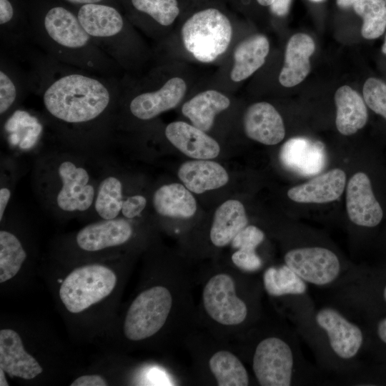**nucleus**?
<instances>
[{
    "label": "nucleus",
    "mask_w": 386,
    "mask_h": 386,
    "mask_svg": "<svg viewBox=\"0 0 386 386\" xmlns=\"http://www.w3.org/2000/svg\"><path fill=\"white\" fill-rule=\"evenodd\" d=\"M155 211L160 215L173 218L192 217L197 211V202L190 191L179 183L158 188L152 197Z\"/></svg>",
    "instance_id": "25"
},
{
    "label": "nucleus",
    "mask_w": 386,
    "mask_h": 386,
    "mask_svg": "<svg viewBox=\"0 0 386 386\" xmlns=\"http://www.w3.org/2000/svg\"><path fill=\"white\" fill-rule=\"evenodd\" d=\"M187 90L185 81L179 77L167 80L155 90L142 91L128 103L129 112L136 119L147 121L175 107Z\"/></svg>",
    "instance_id": "13"
},
{
    "label": "nucleus",
    "mask_w": 386,
    "mask_h": 386,
    "mask_svg": "<svg viewBox=\"0 0 386 386\" xmlns=\"http://www.w3.org/2000/svg\"><path fill=\"white\" fill-rule=\"evenodd\" d=\"M167 139L185 155L198 159L217 157L219 144L205 132L184 122L169 124L164 131Z\"/></svg>",
    "instance_id": "18"
},
{
    "label": "nucleus",
    "mask_w": 386,
    "mask_h": 386,
    "mask_svg": "<svg viewBox=\"0 0 386 386\" xmlns=\"http://www.w3.org/2000/svg\"><path fill=\"white\" fill-rule=\"evenodd\" d=\"M257 2L262 6H271L274 0H257Z\"/></svg>",
    "instance_id": "45"
},
{
    "label": "nucleus",
    "mask_w": 386,
    "mask_h": 386,
    "mask_svg": "<svg viewBox=\"0 0 386 386\" xmlns=\"http://www.w3.org/2000/svg\"><path fill=\"white\" fill-rule=\"evenodd\" d=\"M129 197H124L121 179L112 172L106 174L99 179L93 210L103 219L120 217L123 204Z\"/></svg>",
    "instance_id": "28"
},
{
    "label": "nucleus",
    "mask_w": 386,
    "mask_h": 386,
    "mask_svg": "<svg viewBox=\"0 0 386 386\" xmlns=\"http://www.w3.org/2000/svg\"><path fill=\"white\" fill-rule=\"evenodd\" d=\"M229 104V99L223 94L207 90L185 102L182 112L194 127L207 132L213 125L215 115L227 109Z\"/></svg>",
    "instance_id": "26"
},
{
    "label": "nucleus",
    "mask_w": 386,
    "mask_h": 386,
    "mask_svg": "<svg viewBox=\"0 0 386 386\" xmlns=\"http://www.w3.org/2000/svg\"><path fill=\"white\" fill-rule=\"evenodd\" d=\"M248 224L243 204L238 200L229 199L216 210L210 229L212 244L222 247L229 244Z\"/></svg>",
    "instance_id": "24"
},
{
    "label": "nucleus",
    "mask_w": 386,
    "mask_h": 386,
    "mask_svg": "<svg viewBox=\"0 0 386 386\" xmlns=\"http://www.w3.org/2000/svg\"><path fill=\"white\" fill-rule=\"evenodd\" d=\"M292 0H274L270 6L271 11L277 16H282L287 14Z\"/></svg>",
    "instance_id": "40"
},
{
    "label": "nucleus",
    "mask_w": 386,
    "mask_h": 386,
    "mask_svg": "<svg viewBox=\"0 0 386 386\" xmlns=\"http://www.w3.org/2000/svg\"><path fill=\"white\" fill-rule=\"evenodd\" d=\"M315 42L307 34L297 33L289 39L284 64L279 76V83L292 87L302 82L310 70V57L315 51Z\"/></svg>",
    "instance_id": "20"
},
{
    "label": "nucleus",
    "mask_w": 386,
    "mask_h": 386,
    "mask_svg": "<svg viewBox=\"0 0 386 386\" xmlns=\"http://www.w3.org/2000/svg\"><path fill=\"white\" fill-rule=\"evenodd\" d=\"M36 177L38 192L51 212L72 215L93 210L99 179L80 157H47L38 166Z\"/></svg>",
    "instance_id": "3"
},
{
    "label": "nucleus",
    "mask_w": 386,
    "mask_h": 386,
    "mask_svg": "<svg viewBox=\"0 0 386 386\" xmlns=\"http://www.w3.org/2000/svg\"><path fill=\"white\" fill-rule=\"evenodd\" d=\"M26 252L19 238L13 233L0 231V282L14 277L26 259Z\"/></svg>",
    "instance_id": "31"
},
{
    "label": "nucleus",
    "mask_w": 386,
    "mask_h": 386,
    "mask_svg": "<svg viewBox=\"0 0 386 386\" xmlns=\"http://www.w3.org/2000/svg\"><path fill=\"white\" fill-rule=\"evenodd\" d=\"M314 322L323 332L332 355L340 361L355 360L364 342L363 332L358 325L332 306L319 308L314 315Z\"/></svg>",
    "instance_id": "10"
},
{
    "label": "nucleus",
    "mask_w": 386,
    "mask_h": 386,
    "mask_svg": "<svg viewBox=\"0 0 386 386\" xmlns=\"http://www.w3.org/2000/svg\"><path fill=\"white\" fill-rule=\"evenodd\" d=\"M297 353L283 339L272 336L256 346L252 370L262 386H289L297 372Z\"/></svg>",
    "instance_id": "8"
},
{
    "label": "nucleus",
    "mask_w": 386,
    "mask_h": 386,
    "mask_svg": "<svg viewBox=\"0 0 386 386\" xmlns=\"http://www.w3.org/2000/svg\"><path fill=\"white\" fill-rule=\"evenodd\" d=\"M71 386H106L108 385L104 378L98 375H83L77 377L71 384Z\"/></svg>",
    "instance_id": "39"
},
{
    "label": "nucleus",
    "mask_w": 386,
    "mask_h": 386,
    "mask_svg": "<svg viewBox=\"0 0 386 386\" xmlns=\"http://www.w3.org/2000/svg\"><path fill=\"white\" fill-rule=\"evenodd\" d=\"M209 367L219 386H247L249 377L240 360L233 353L220 350L212 355Z\"/></svg>",
    "instance_id": "30"
},
{
    "label": "nucleus",
    "mask_w": 386,
    "mask_h": 386,
    "mask_svg": "<svg viewBox=\"0 0 386 386\" xmlns=\"http://www.w3.org/2000/svg\"><path fill=\"white\" fill-rule=\"evenodd\" d=\"M147 203L146 197L142 194L130 195L123 204L121 215L127 219L139 217L146 208Z\"/></svg>",
    "instance_id": "37"
},
{
    "label": "nucleus",
    "mask_w": 386,
    "mask_h": 386,
    "mask_svg": "<svg viewBox=\"0 0 386 386\" xmlns=\"http://www.w3.org/2000/svg\"><path fill=\"white\" fill-rule=\"evenodd\" d=\"M71 4L82 6L88 4H104L105 0H64Z\"/></svg>",
    "instance_id": "42"
},
{
    "label": "nucleus",
    "mask_w": 386,
    "mask_h": 386,
    "mask_svg": "<svg viewBox=\"0 0 386 386\" xmlns=\"http://www.w3.org/2000/svg\"><path fill=\"white\" fill-rule=\"evenodd\" d=\"M12 194V187L9 183V181L5 182L4 179H1L0 188V221L4 217L5 212L10 202Z\"/></svg>",
    "instance_id": "38"
},
{
    "label": "nucleus",
    "mask_w": 386,
    "mask_h": 386,
    "mask_svg": "<svg viewBox=\"0 0 386 386\" xmlns=\"http://www.w3.org/2000/svg\"><path fill=\"white\" fill-rule=\"evenodd\" d=\"M243 124L247 136L263 144H277L285 135L282 117L267 102H257L249 106L244 115Z\"/></svg>",
    "instance_id": "15"
},
{
    "label": "nucleus",
    "mask_w": 386,
    "mask_h": 386,
    "mask_svg": "<svg viewBox=\"0 0 386 386\" xmlns=\"http://www.w3.org/2000/svg\"><path fill=\"white\" fill-rule=\"evenodd\" d=\"M0 374H1V377H0V385L1 386H8L9 384L7 382V381L6 380V378H5V376H4V371L1 368L0 370Z\"/></svg>",
    "instance_id": "44"
},
{
    "label": "nucleus",
    "mask_w": 386,
    "mask_h": 386,
    "mask_svg": "<svg viewBox=\"0 0 386 386\" xmlns=\"http://www.w3.org/2000/svg\"><path fill=\"white\" fill-rule=\"evenodd\" d=\"M363 96L367 105L386 119V84L375 78H369L363 86Z\"/></svg>",
    "instance_id": "34"
},
{
    "label": "nucleus",
    "mask_w": 386,
    "mask_h": 386,
    "mask_svg": "<svg viewBox=\"0 0 386 386\" xmlns=\"http://www.w3.org/2000/svg\"><path fill=\"white\" fill-rule=\"evenodd\" d=\"M284 264L307 284L318 287L337 284L345 277L339 257L332 250L320 246L300 247L288 250Z\"/></svg>",
    "instance_id": "9"
},
{
    "label": "nucleus",
    "mask_w": 386,
    "mask_h": 386,
    "mask_svg": "<svg viewBox=\"0 0 386 386\" xmlns=\"http://www.w3.org/2000/svg\"><path fill=\"white\" fill-rule=\"evenodd\" d=\"M346 209L350 221L357 226L374 227L380 223L383 212L365 173L357 172L348 181Z\"/></svg>",
    "instance_id": "12"
},
{
    "label": "nucleus",
    "mask_w": 386,
    "mask_h": 386,
    "mask_svg": "<svg viewBox=\"0 0 386 386\" xmlns=\"http://www.w3.org/2000/svg\"><path fill=\"white\" fill-rule=\"evenodd\" d=\"M264 239L262 230L254 225H247L234 237L231 244L233 248L237 249L256 250Z\"/></svg>",
    "instance_id": "35"
},
{
    "label": "nucleus",
    "mask_w": 386,
    "mask_h": 386,
    "mask_svg": "<svg viewBox=\"0 0 386 386\" xmlns=\"http://www.w3.org/2000/svg\"><path fill=\"white\" fill-rule=\"evenodd\" d=\"M360 0H337V5L340 7L345 8L353 5Z\"/></svg>",
    "instance_id": "43"
},
{
    "label": "nucleus",
    "mask_w": 386,
    "mask_h": 386,
    "mask_svg": "<svg viewBox=\"0 0 386 386\" xmlns=\"http://www.w3.org/2000/svg\"><path fill=\"white\" fill-rule=\"evenodd\" d=\"M133 228L127 219H101L81 228L76 236L78 247L87 252H96L127 242Z\"/></svg>",
    "instance_id": "14"
},
{
    "label": "nucleus",
    "mask_w": 386,
    "mask_h": 386,
    "mask_svg": "<svg viewBox=\"0 0 386 386\" xmlns=\"http://www.w3.org/2000/svg\"><path fill=\"white\" fill-rule=\"evenodd\" d=\"M263 285L267 293L274 297L302 296L307 291V283L285 264L267 268L263 274Z\"/></svg>",
    "instance_id": "29"
},
{
    "label": "nucleus",
    "mask_w": 386,
    "mask_h": 386,
    "mask_svg": "<svg viewBox=\"0 0 386 386\" xmlns=\"http://www.w3.org/2000/svg\"><path fill=\"white\" fill-rule=\"evenodd\" d=\"M382 296L385 302H386V285L384 287L383 291H382Z\"/></svg>",
    "instance_id": "47"
},
{
    "label": "nucleus",
    "mask_w": 386,
    "mask_h": 386,
    "mask_svg": "<svg viewBox=\"0 0 386 386\" xmlns=\"http://www.w3.org/2000/svg\"><path fill=\"white\" fill-rule=\"evenodd\" d=\"M0 367L11 377L25 380L43 372L37 360L24 350L19 335L11 329L0 331Z\"/></svg>",
    "instance_id": "17"
},
{
    "label": "nucleus",
    "mask_w": 386,
    "mask_h": 386,
    "mask_svg": "<svg viewBox=\"0 0 386 386\" xmlns=\"http://www.w3.org/2000/svg\"><path fill=\"white\" fill-rule=\"evenodd\" d=\"M202 301L208 315L219 324L238 325L247 317V306L237 295L234 279L227 274H217L208 280Z\"/></svg>",
    "instance_id": "11"
},
{
    "label": "nucleus",
    "mask_w": 386,
    "mask_h": 386,
    "mask_svg": "<svg viewBox=\"0 0 386 386\" xmlns=\"http://www.w3.org/2000/svg\"><path fill=\"white\" fill-rule=\"evenodd\" d=\"M33 89L57 132L72 142L105 139L112 131L120 88L105 76L54 60L30 55Z\"/></svg>",
    "instance_id": "1"
},
{
    "label": "nucleus",
    "mask_w": 386,
    "mask_h": 386,
    "mask_svg": "<svg viewBox=\"0 0 386 386\" xmlns=\"http://www.w3.org/2000/svg\"><path fill=\"white\" fill-rule=\"evenodd\" d=\"M178 177L190 192L196 194L222 187L229 180L225 169L208 159L184 162L179 169Z\"/></svg>",
    "instance_id": "22"
},
{
    "label": "nucleus",
    "mask_w": 386,
    "mask_h": 386,
    "mask_svg": "<svg viewBox=\"0 0 386 386\" xmlns=\"http://www.w3.org/2000/svg\"><path fill=\"white\" fill-rule=\"evenodd\" d=\"M279 156L284 166L303 174L317 173L323 167L325 158L321 143L302 137L287 140Z\"/></svg>",
    "instance_id": "21"
},
{
    "label": "nucleus",
    "mask_w": 386,
    "mask_h": 386,
    "mask_svg": "<svg viewBox=\"0 0 386 386\" xmlns=\"http://www.w3.org/2000/svg\"><path fill=\"white\" fill-rule=\"evenodd\" d=\"M232 29L229 19L215 8L192 14L182 26V36L186 49L202 62H211L227 49Z\"/></svg>",
    "instance_id": "4"
},
{
    "label": "nucleus",
    "mask_w": 386,
    "mask_h": 386,
    "mask_svg": "<svg viewBox=\"0 0 386 386\" xmlns=\"http://www.w3.org/2000/svg\"><path fill=\"white\" fill-rule=\"evenodd\" d=\"M29 25L31 40L54 60L105 76L117 71L118 64L96 45L69 9L48 6Z\"/></svg>",
    "instance_id": "2"
},
{
    "label": "nucleus",
    "mask_w": 386,
    "mask_h": 386,
    "mask_svg": "<svg viewBox=\"0 0 386 386\" xmlns=\"http://www.w3.org/2000/svg\"><path fill=\"white\" fill-rule=\"evenodd\" d=\"M117 284V276L107 267L92 264L74 269L63 281L59 297L66 309L79 313L107 297Z\"/></svg>",
    "instance_id": "6"
},
{
    "label": "nucleus",
    "mask_w": 386,
    "mask_h": 386,
    "mask_svg": "<svg viewBox=\"0 0 386 386\" xmlns=\"http://www.w3.org/2000/svg\"><path fill=\"white\" fill-rule=\"evenodd\" d=\"M76 15L96 45L118 65H124L128 31L119 10L107 4H88L80 6Z\"/></svg>",
    "instance_id": "5"
},
{
    "label": "nucleus",
    "mask_w": 386,
    "mask_h": 386,
    "mask_svg": "<svg viewBox=\"0 0 386 386\" xmlns=\"http://www.w3.org/2000/svg\"><path fill=\"white\" fill-rule=\"evenodd\" d=\"M232 261L238 268L247 272L261 269L263 262L256 250L239 249L232 255Z\"/></svg>",
    "instance_id": "36"
},
{
    "label": "nucleus",
    "mask_w": 386,
    "mask_h": 386,
    "mask_svg": "<svg viewBox=\"0 0 386 386\" xmlns=\"http://www.w3.org/2000/svg\"><path fill=\"white\" fill-rule=\"evenodd\" d=\"M269 50L268 39L263 35H254L242 41L234 52L232 80L240 81L251 76L263 65Z\"/></svg>",
    "instance_id": "27"
},
{
    "label": "nucleus",
    "mask_w": 386,
    "mask_h": 386,
    "mask_svg": "<svg viewBox=\"0 0 386 386\" xmlns=\"http://www.w3.org/2000/svg\"><path fill=\"white\" fill-rule=\"evenodd\" d=\"M136 11L143 14L159 25H171L179 14L177 0H129Z\"/></svg>",
    "instance_id": "33"
},
{
    "label": "nucleus",
    "mask_w": 386,
    "mask_h": 386,
    "mask_svg": "<svg viewBox=\"0 0 386 386\" xmlns=\"http://www.w3.org/2000/svg\"><path fill=\"white\" fill-rule=\"evenodd\" d=\"M311 1H315V2H320V1H322L323 0H311Z\"/></svg>",
    "instance_id": "48"
},
{
    "label": "nucleus",
    "mask_w": 386,
    "mask_h": 386,
    "mask_svg": "<svg viewBox=\"0 0 386 386\" xmlns=\"http://www.w3.org/2000/svg\"><path fill=\"white\" fill-rule=\"evenodd\" d=\"M363 19L362 35L367 39L380 37L386 28V4L383 0H360L353 4Z\"/></svg>",
    "instance_id": "32"
},
{
    "label": "nucleus",
    "mask_w": 386,
    "mask_h": 386,
    "mask_svg": "<svg viewBox=\"0 0 386 386\" xmlns=\"http://www.w3.org/2000/svg\"><path fill=\"white\" fill-rule=\"evenodd\" d=\"M335 124L338 132L345 136L356 133L367 120V110L365 100L348 86L340 87L335 92Z\"/></svg>",
    "instance_id": "23"
},
{
    "label": "nucleus",
    "mask_w": 386,
    "mask_h": 386,
    "mask_svg": "<svg viewBox=\"0 0 386 386\" xmlns=\"http://www.w3.org/2000/svg\"><path fill=\"white\" fill-rule=\"evenodd\" d=\"M377 334L380 340L386 344V317L382 319L377 323Z\"/></svg>",
    "instance_id": "41"
},
{
    "label": "nucleus",
    "mask_w": 386,
    "mask_h": 386,
    "mask_svg": "<svg viewBox=\"0 0 386 386\" xmlns=\"http://www.w3.org/2000/svg\"><path fill=\"white\" fill-rule=\"evenodd\" d=\"M345 184V172L341 169H333L290 188L287 196L298 203H327L342 195Z\"/></svg>",
    "instance_id": "19"
},
{
    "label": "nucleus",
    "mask_w": 386,
    "mask_h": 386,
    "mask_svg": "<svg viewBox=\"0 0 386 386\" xmlns=\"http://www.w3.org/2000/svg\"><path fill=\"white\" fill-rule=\"evenodd\" d=\"M170 291L163 286L150 287L130 305L124 322V334L132 341L152 337L164 325L172 308Z\"/></svg>",
    "instance_id": "7"
},
{
    "label": "nucleus",
    "mask_w": 386,
    "mask_h": 386,
    "mask_svg": "<svg viewBox=\"0 0 386 386\" xmlns=\"http://www.w3.org/2000/svg\"><path fill=\"white\" fill-rule=\"evenodd\" d=\"M382 52L384 54H386V36H385L384 44H383L382 48Z\"/></svg>",
    "instance_id": "46"
},
{
    "label": "nucleus",
    "mask_w": 386,
    "mask_h": 386,
    "mask_svg": "<svg viewBox=\"0 0 386 386\" xmlns=\"http://www.w3.org/2000/svg\"><path fill=\"white\" fill-rule=\"evenodd\" d=\"M31 74L25 72L6 52L1 51L0 117L4 120L32 90Z\"/></svg>",
    "instance_id": "16"
}]
</instances>
